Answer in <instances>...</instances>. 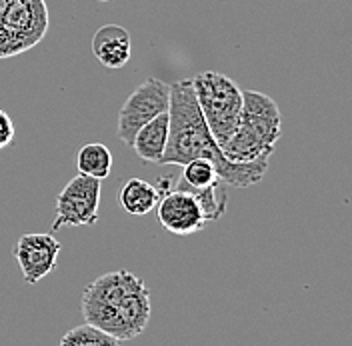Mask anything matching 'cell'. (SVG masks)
Returning <instances> with one entry per match:
<instances>
[{"label":"cell","instance_id":"cell-5","mask_svg":"<svg viewBox=\"0 0 352 346\" xmlns=\"http://www.w3.org/2000/svg\"><path fill=\"white\" fill-rule=\"evenodd\" d=\"M46 0H0V61L14 58L48 34Z\"/></svg>","mask_w":352,"mask_h":346},{"label":"cell","instance_id":"cell-9","mask_svg":"<svg viewBox=\"0 0 352 346\" xmlns=\"http://www.w3.org/2000/svg\"><path fill=\"white\" fill-rule=\"evenodd\" d=\"M156 217L160 226L176 237L197 235L208 224L197 200L188 193L176 188H170L160 196L156 204Z\"/></svg>","mask_w":352,"mask_h":346},{"label":"cell","instance_id":"cell-18","mask_svg":"<svg viewBox=\"0 0 352 346\" xmlns=\"http://www.w3.org/2000/svg\"><path fill=\"white\" fill-rule=\"evenodd\" d=\"M98 2H110V0H98Z\"/></svg>","mask_w":352,"mask_h":346},{"label":"cell","instance_id":"cell-8","mask_svg":"<svg viewBox=\"0 0 352 346\" xmlns=\"http://www.w3.org/2000/svg\"><path fill=\"white\" fill-rule=\"evenodd\" d=\"M60 248H63L60 240H56L48 233L22 235L12 248V255L16 264L21 266L24 282L36 284L44 277H48L56 268Z\"/></svg>","mask_w":352,"mask_h":346},{"label":"cell","instance_id":"cell-7","mask_svg":"<svg viewBox=\"0 0 352 346\" xmlns=\"http://www.w3.org/2000/svg\"><path fill=\"white\" fill-rule=\"evenodd\" d=\"M100 180L76 174L68 180L56 196V218L52 222V233L65 226H92L98 222L100 208Z\"/></svg>","mask_w":352,"mask_h":346},{"label":"cell","instance_id":"cell-16","mask_svg":"<svg viewBox=\"0 0 352 346\" xmlns=\"http://www.w3.org/2000/svg\"><path fill=\"white\" fill-rule=\"evenodd\" d=\"M217 180H220V178L217 174V169L212 166V162L197 158V160H190L188 164H184V171H182V176L178 182H182L190 188H204V186L214 184Z\"/></svg>","mask_w":352,"mask_h":346},{"label":"cell","instance_id":"cell-3","mask_svg":"<svg viewBox=\"0 0 352 346\" xmlns=\"http://www.w3.org/2000/svg\"><path fill=\"white\" fill-rule=\"evenodd\" d=\"M283 134V116L272 96L258 90H242V110L234 134L220 147L234 164L268 162Z\"/></svg>","mask_w":352,"mask_h":346},{"label":"cell","instance_id":"cell-14","mask_svg":"<svg viewBox=\"0 0 352 346\" xmlns=\"http://www.w3.org/2000/svg\"><path fill=\"white\" fill-rule=\"evenodd\" d=\"M76 169L78 174L104 180L112 171V152L102 142H87L76 154Z\"/></svg>","mask_w":352,"mask_h":346},{"label":"cell","instance_id":"cell-13","mask_svg":"<svg viewBox=\"0 0 352 346\" xmlns=\"http://www.w3.org/2000/svg\"><path fill=\"white\" fill-rule=\"evenodd\" d=\"M176 191H184L192 196L198 202L202 215L206 218V222H217L220 218L224 217L226 213V202H228V195H226V188H224V182L217 180L214 184L210 186H204V188H190L182 182H176Z\"/></svg>","mask_w":352,"mask_h":346},{"label":"cell","instance_id":"cell-10","mask_svg":"<svg viewBox=\"0 0 352 346\" xmlns=\"http://www.w3.org/2000/svg\"><path fill=\"white\" fill-rule=\"evenodd\" d=\"M94 58L110 70L129 65L132 56L131 34L120 24H104L92 36Z\"/></svg>","mask_w":352,"mask_h":346},{"label":"cell","instance_id":"cell-15","mask_svg":"<svg viewBox=\"0 0 352 346\" xmlns=\"http://www.w3.org/2000/svg\"><path fill=\"white\" fill-rule=\"evenodd\" d=\"M60 346H120V340L85 323L66 330L60 338Z\"/></svg>","mask_w":352,"mask_h":346},{"label":"cell","instance_id":"cell-1","mask_svg":"<svg viewBox=\"0 0 352 346\" xmlns=\"http://www.w3.org/2000/svg\"><path fill=\"white\" fill-rule=\"evenodd\" d=\"M208 160L217 169L219 178L234 188H248L258 184L268 171V162H246L234 164L226 160L219 142L212 138L198 109L190 78L170 85L168 102V142L160 164L184 166L190 160Z\"/></svg>","mask_w":352,"mask_h":346},{"label":"cell","instance_id":"cell-2","mask_svg":"<svg viewBox=\"0 0 352 346\" xmlns=\"http://www.w3.org/2000/svg\"><path fill=\"white\" fill-rule=\"evenodd\" d=\"M80 312L87 325L116 340H132L151 323V290L126 268L107 272L85 286Z\"/></svg>","mask_w":352,"mask_h":346},{"label":"cell","instance_id":"cell-12","mask_svg":"<svg viewBox=\"0 0 352 346\" xmlns=\"http://www.w3.org/2000/svg\"><path fill=\"white\" fill-rule=\"evenodd\" d=\"M118 200H120V206L132 215V217H144L148 213H153L160 200V193L158 188L146 182L144 178H129L120 193H118Z\"/></svg>","mask_w":352,"mask_h":346},{"label":"cell","instance_id":"cell-17","mask_svg":"<svg viewBox=\"0 0 352 346\" xmlns=\"http://www.w3.org/2000/svg\"><path fill=\"white\" fill-rule=\"evenodd\" d=\"M14 136H16V129H14L12 118L8 116V112L0 110V151L10 147Z\"/></svg>","mask_w":352,"mask_h":346},{"label":"cell","instance_id":"cell-6","mask_svg":"<svg viewBox=\"0 0 352 346\" xmlns=\"http://www.w3.org/2000/svg\"><path fill=\"white\" fill-rule=\"evenodd\" d=\"M170 102V85H166L160 78H148L132 92L124 100L122 109L118 110L116 120V134L118 138L132 147V140L136 132L142 129L154 116L168 112Z\"/></svg>","mask_w":352,"mask_h":346},{"label":"cell","instance_id":"cell-4","mask_svg":"<svg viewBox=\"0 0 352 346\" xmlns=\"http://www.w3.org/2000/svg\"><path fill=\"white\" fill-rule=\"evenodd\" d=\"M198 109L212 138L222 147L239 127L242 110V90L239 85L214 70L200 72L190 78Z\"/></svg>","mask_w":352,"mask_h":346},{"label":"cell","instance_id":"cell-11","mask_svg":"<svg viewBox=\"0 0 352 346\" xmlns=\"http://www.w3.org/2000/svg\"><path fill=\"white\" fill-rule=\"evenodd\" d=\"M166 142H168V112H162L136 132L132 140V149L140 160L160 164L162 154L166 151Z\"/></svg>","mask_w":352,"mask_h":346}]
</instances>
